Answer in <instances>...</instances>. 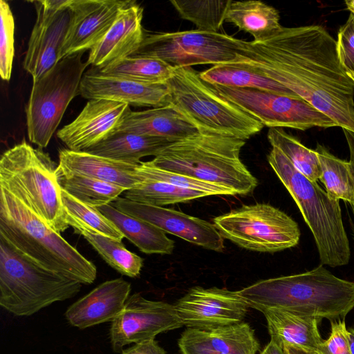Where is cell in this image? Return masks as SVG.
Segmentation results:
<instances>
[{
    "label": "cell",
    "instance_id": "cell-15",
    "mask_svg": "<svg viewBox=\"0 0 354 354\" xmlns=\"http://www.w3.org/2000/svg\"><path fill=\"white\" fill-rule=\"evenodd\" d=\"M183 326L209 331L240 323L249 306L238 291L195 286L174 305Z\"/></svg>",
    "mask_w": 354,
    "mask_h": 354
},
{
    "label": "cell",
    "instance_id": "cell-24",
    "mask_svg": "<svg viewBox=\"0 0 354 354\" xmlns=\"http://www.w3.org/2000/svg\"><path fill=\"white\" fill-rule=\"evenodd\" d=\"M257 310L266 319L270 340L281 346L294 345L316 352L324 340L318 330L320 318L276 308H261Z\"/></svg>",
    "mask_w": 354,
    "mask_h": 354
},
{
    "label": "cell",
    "instance_id": "cell-49",
    "mask_svg": "<svg viewBox=\"0 0 354 354\" xmlns=\"http://www.w3.org/2000/svg\"><path fill=\"white\" fill-rule=\"evenodd\" d=\"M350 169H351V174H352V176L353 178V180H354V160L352 159V158H350ZM353 210H354V204L353 205Z\"/></svg>",
    "mask_w": 354,
    "mask_h": 354
},
{
    "label": "cell",
    "instance_id": "cell-14",
    "mask_svg": "<svg viewBox=\"0 0 354 354\" xmlns=\"http://www.w3.org/2000/svg\"><path fill=\"white\" fill-rule=\"evenodd\" d=\"M183 326L174 306L144 298L134 293L112 321L110 339L113 350L122 352L131 343L153 339L159 333Z\"/></svg>",
    "mask_w": 354,
    "mask_h": 354
},
{
    "label": "cell",
    "instance_id": "cell-47",
    "mask_svg": "<svg viewBox=\"0 0 354 354\" xmlns=\"http://www.w3.org/2000/svg\"><path fill=\"white\" fill-rule=\"evenodd\" d=\"M349 346L351 354H354V328L348 329Z\"/></svg>",
    "mask_w": 354,
    "mask_h": 354
},
{
    "label": "cell",
    "instance_id": "cell-30",
    "mask_svg": "<svg viewBox=\"0 0 354 354\" xmlns=\"http://www.w3.org/2000/svg\"><path fill=\"white\" fill-rule=\"evenodd\" d=\"M199 74L203 80L211 85L231 88H256L279 95L299 97L274 80L235 62L214 65Z\"/></svg>",
    "mask_w": 354,
    "mask_h": 354
},
{
    "label": "cell",
    "instance_id": "cell-13",
    "mask_svg": "<svg viewBox=\"0 0 354 354\" xmlns=\"http://www.w3.org/2000/svg\"><path fill=\"white\" fill-rule=\"evenodd\" d=\"M71 0L33 1L37 19L24 59V69L36 81L59 61L71 21Z\"/></svg>",
    "mask_w": 354,
    "mask_h": 354
},
{
    "label": "cell",
    "instance_id": "cell-44",
    "mask_svg": "<svg viewBox=\"0 0 354 354\" xmlns=\"http://www.w3.org/2000/svg\"><path fill=\"white\" fill-rule=\"evenodd\" d=\"M261 354H286L283 348L272 340L264 347Z\"/></svg>",
    "mask_w": 354,
    "mask_h": 354
},
{
    "label": "cell",
    "instance_id": "cell-37",
    "mask_svg": "<svg viewBox=\"0 0 354 354\" xmlns=\"http://www.w3.org/2000/svg\"><path fill=\"white\" fill-rule=\"evenodd\" d=\"M137 172L145 178L163 182L178 187L200 191L209 196H234L228 189L152 165L149 161L140 162Z\"/></svg>",
    "mask_w": 354,
    "mask_h": 354
},
{
    "label": "cell",
    "instance_id": "cell-1",
    "mask_svg": "<svg viewBox=\"0 0 354 354\" xmlns=\"http://www.w3.org/2000/svg\"><path fill=\"white\" fill-rule=\"evenodd\" d=\"M234 62L283 85L354 133V85L339 60L336 39L323 26H283L263 42L241 39Z\"/></svg>",
    "mask_w": 354,
    "mask_h": 354
},
{
    "label": "cell",
    "instance_id": "cell-41",
    "mask_svg": "<svg viewBox=\"0 0 354 354\" xmlns=\"http://www.w3.org/2000/svg\"><path fill=\"white\" fill-rule=\"evenodd\" d=\"M317 354H351L348 329L344 319L331 322V330L328 338L319 345Z\"/></svg>",
    "mask_w": 354,
    "mask_h": 354
},
{
    "label": "cell",
    "instance_id": "cell-17",
    "mask_svg": "<svg viewBox=\"0 0 354 354\" xmlns=\"http://www.w3.org/2000/svg\"><path fill=\"white\" fill-rule=\"evenodd\" d=\"M134 1L71 0V21L59 60L91 50L111 28L120 11Z\"/></svg>",
    "mask_w": 354,
    "mask_h": 354
},
{
    "label": "cell",
    "instance_id": "cell-27",
    "mask_svg": "<svg viewBox=\"0 0 354 354\" xmlns=\"http://www.w3.org/2000/svg\"><path fill=\"white\" fill-rule=\"evenodd\" d=\"M111 221L124 237L146 254H170L175 242L156 226L120 211L111 204L97 207Z\"/></svg>",
    "mask_w": 354,
    "mask_h": 354
},
{
    "label": "cell",
    "instance_id": "cell-9",
    "mask_svg": "<svg viewBox=\"0 0 354 354\" xmlns=\"http://www.w3.org/2000/svg\"><path fill=\"white\" fill-rule=\"evenodd\" d=\"M80 51L61 59L52 68L33 81L26 109L29 140L40 149L48 146L80 85L88 66Z\"/></svg>",
    "mask_w": 354,
    "mask_h": 354
},
{
    "label": "cell",
    "instance_id": "cell-40",
    "mask_svg": "<svg viewBox=\"0 0 354 354\" xmlns=\"http://www.w3.org/2000/svg\"><path fill=\"white\" fill-rule=\"evenodd\" d=\"M337 53L346 72H354V15L350 14L337 32Z\"/></svg>",
    "mask_w": 354,
    "mask_h": 354
},
{
    "label": "cell",
    "instance_id": "cell-42",
    "mask_svg": "<svg viewBox=\"0 0 354 354\" xmlns=\"http://www.w3.org/2000/svg\"><path fill=\"white\" fill-rule=\"evenodd\" d=\"M120 353V354H166L165 350L154 339L135 344Z\"/></svg>",
    "mask_w": 354,
    "mask_h": 354
},
{
    "label": "cell",
    "instance_id": "cell-25",
    "mask_svg": "<svg viewBox=\"0 0 354 354\" xmlns=\"http://www.w3.org/2000/svg\"><path fill=\"white\" fill-rule=\"evenodd\" d=\"M180 339L223 354H256L260 348L253 329L243 322L209 331L187 328Z\"/></svg>",
    "mask_w": 354,
    "mask_h": 354
},
{
    "label": "cell",
    "instance_id": "cell-31",
    "mask_svg": "<svg viewBox=\"0 0 354 354\" xmlns=\"http://www.w3.org/2000/svg\"><path fill=\"white\" fill-rule=\"evenodd\" d=\"M60 188L88 205L99 207L117 199L127 189L85 176L64 171L59 166L56 169Z\"/></svg>",
    "mask_w": 354,
    "mask_h": 354
},
{
    "label": "cell",
    "instance_id": "cell-7",
    "mask_svg": "<svg viewBox=\"0 0 354 354\" xmlns=\"http://www.w3.org/2000/svg\"><path fill=\"white\" fill-rule=\"evenodd\" d=\"M172 104L199 133L246 140L263 125L221 96L192 67L176 68L167 82Z\"/></svg>",
    "mask_w": 354,
    "mask_h": 354
},
{
    "label": "cell",
    "instance_id": "cell-45",
    "mask_svg": "<svg viewBox=\"0 0 354 354\" xmlns=\"http://www.w3.org/2000/svg\"><path fill=\"white\" fill-rule=\"evenodd\" d=\"M281 347L286 354H317L316 352L308 351L294 345L284 344Z\"/></svg>",
    "mask_w": 354,
    "mask_h": 354
},
{
    "label": "cell",
    "instance_id": "cell-2",
    "mask_svg": "<svg viewBox=\"0 0 354 354\" xmlns=\"http://www.w3.org/2000/svg\"><path fill=\"white\" fill-rule=\"evenodd\" d=\"M238 293L256 310L276 308L330 322L344 319L354 308V282L337 277L322 265L259 281Z\"/></svg>",
    "mask_w": 354,
    "mask_h": 354
},
{
    "label": "cell",
    "instance_id": "cell-39",
    "mask_svg": "<svg viewBox=\"0 0 354 354\" xmlns=\"http://www.w3.org/2000/svg\"><path fill=\"white\" fill-rule=\"evenodd\" d=\"M0 75L3 80H10L15 53V21L9 4L0 1Z\"/></svg>",
    "mask_w": 354,
    "mask_h": 354
},
{
    "label": "cell",
    "instance_id": "cell-43",
    "mask_svg": "<svg viewBox=\"0 0 354 354\" xmlns=\"http://www.w3.org/2000/svg\"><path fill=\"white\" fill-rule=\"evenodd\" d=\"M178 343L182 354H223L180 339Z\"/></svg>",
    "mask_w": 354,
    "mask_h": 354
},
{
    "label": "cell",
    "instance_id": "cell-46",
    "mask_svg": "<svg viewBox=\"0 0 354 354\" xmlns=\"http://www.w3.org/2000/svg\"><path fill=\"white\" fill-rule=\"evenodd\" d=\"M342 130L348 146L350 151V158L354 160V133L345 129H342Z\"/></svg>",
    "mask_w": 354,
    "mask_h": 354
},
{
    "label": "cell",
    "instance_id": "cell-26",
    "mask_svg": "<svg viewBox=\"0 0 354 354\" xmlns=\"http://www.w3.org/2000/svg\"><path fill=\"white\" fill-rule=\"evenodd\" d=\"M171 142L162 138L116 131L106 139L84 151L94 155L131 164H140L146 156H156Z\"/></svg>",
    "mask_w": 354,
    "mask_h": 354
},
{
    "label": "cell",
    "instance_id": "cell-11",
    "mask_svg": "<svg viewBox=\"0 0 354 354\" xmlns=\"http://www.w3.org/2000/svg\"><path fill=\"white\" fill-rule=\"evenodd\" d=\"M240 43L241 39L221 32L198 30L158 32L145 35L131 56L159 59L174 68L214 66L234 62Z\"/></svg>",
    "mask_w": 354,
    "mask_h": 354
},
{
    "label": "cell",
    "instance_id": "cell-28",
    "mask_svg": "<svg viewBox=\"0 0 354 354\" xmlns=\"http://www.w3.org/2000/svg\"><path fill=\"white\" fill-rule=\"evenodd\" d=\"M225 21L250 34L257 42L270 39L283 27L279 11L261 1H232Z\"/></svg>",
    "mask_w": 354,
    "mask_h": 354
},
{
    "label": "cell",
    "instance_id": "cell-36",
    "mask_svg": "<svg viewBox=\"0 0 354 354\" xmlns=\"http://www.w3.org/2000/svg\"><path fill=\"white\" fill-rule=\"evenodd\" d=\"M232 0H171L180 17L189 21L197 30L218 32Z\"/></svg>",
    "mask_w": 354,
    "mask_h": 354
},
{
    "label": "cell",
    "instance_id": "cell-10",
    "mask_svg": "<svg viewBox=\"0 0 354 354\" xmlns=\"http://www.w3.org/2000/svg\"><path fill=\"white\" fill-rule=\"evenodd\" d=\"M223 239L259 252H276L296 246L298 224L279 209L267 203L244 205L213 219Z\"/></svg>",
    "mask_w": 354,
    "mask_h": 354
},
{
    "label": "cell",
    "instance_id": "cell-12",
    "mask_svg": "<svg viewBox=\"0 0 354 354\" xmlns=\"http://www.w3.org/2000/svg\"><path fill=\"white\" fill-rule=\"evenodd\" d=\"M212 86L221 96L269 129L285 127L304 131L313 127H337L328 116L299 97L256 88Z\"/></svg>",
    "mask_w": 354,
    "mask_h": 354
},
{
    "label": "cell",
    "instance_id": "cell-16",
    "mask_svg": "<svg viewBox=\"0 0 354 354\" xmlns=\"http://www.w3.org/2000/svg\"><path fill=\"white\" fill-rule=\"evenodd\" d=\"M124 214L140 218L165 233L175 235L205 249L222 252L224 239L214 224L183 212L118 197L112 204Z\"/></svg>",
    "mask_w": 354,
    "mask_h": 354
},
{
    "label": "cell",
    "instance_id": "cell-29",
    "mask_svg": "<svg viewBox=\"0 0 354 354\" xmlns=\"http://www.w3.org/2000/svg\"><path fill=\"white\" fill-rule=\"evenodd\" d=\"M67 222L113 269L129 277H136L140 274L143 259L128 250L122 241L102 235L68 214Z\"/></svg>",
    "mask_w": 354,
    "mask_h": 354
},
{
    "label": "cell",
    "instance_id": "cell-48",
    "mask_svg": "<svg viewBox=\"0 0 354 354\" xmlns=\"http://www.w3.org/2000/svg\"><path fill=\"white\" fill-rule=\"evenodd\" d=\"M347 9L351 12V14L354 15V0L345 1H344Z\"/></svg>",
    "mask_w": 354,
    "mask_h": 354
},
{
    "label": "cell",
    "instance_id": "cell-22",
    "mask_svg": "<svg viewBox=\"0 0 354 354\" xmlns=\"http://www.w3.org/2000/svg\"><path fill=\"white\" fill-rule=\"evenodd\" d=\"M138 165L68 149L59 151L58 166L64 171L95 178L127 190L136 187L143 180L137 172Z\"/></svg>",
    "mask_w": 354,
    "mask_h": 354
},
{
    "label": "cell",
    "instance_id": "cell-38",
    "mask_svg": "<svg viewBox=\"0 0 354 354\" xmlns=\"http://www.w3.org/2000/svg\"><path fill=\"white\" fill-rule=\"evenodd\" d=\"M61 196L66 214L102 235L120 241L122 240L123 234L97 207L83 203L63 189L61 192Z\"/></svg>",
    "mask_w": 354,
    "mask_h": 354
},
{
    "label": "cell",
    "instance_id": "cell-23",
    "mask_svg": "<svg viewBox=\"0 0 354 354\" xmlns=\"http://www.w3.org/2000/svg\"><path fill=\"white\" fill-rule=\"evenodd\" d=\"M116 131L159 137L171 142L198 132L172 104L140 111H130L121 120Z\"/></svg>",
    "mask_w": 354,
    "mask_h": 354
},
{
    "label": "cell",
    "instance_id": "cell-33",
    "mask_svg": "<svg viewBox=\"0 0 354 354\" xmlns=\"http://www.w3.org/2000/svg\"><path fill=\"white\" fill-rule=\"evenodd\" d=\"M315 151L321 169L319 180L324 185L328 195L333 200L342 199L353 206L354 180L350 169V162L337 158L321 145H317Z\"/></svg>",
    "mask_w": 354,
    "mask_h": 354
},
{
    "label": "cell",
    "instance_id": "cell-19",
    "mask_svg": "<svg viewBox=\"0 0 354 354\" xmlns=\"http://www.w3.org/2000/svg\"><path fill=\"white\" fill-rule=\"evenodd\" d=\"M80 95L88 100L105 99L135 106L157 108L171 104L167 82H146L103 76L89 71L82 77Z\"/></svg>",
    "mask_w": 354,
    "mask_h": 354
},
{
    "label": "cell",
    "instance_id": "cell-32",
    "mask_svg": "<svg viewBox=\"0 0 354 354\" xmlns=\"http://www.w3.org/2000/svg\"><path fill=\"white\" fill-rule=\"evenodd\" d=\"M176 68L156 58L127 57L103 68L91 67V73L108 77H118L146 82H167Z\"/></svg>",
    "mask_w": 354,
    "mask_h": 354
},
{
    "label": "cell",
    "instance_id": "cell-35",
    "mask_svg": "<svg viewBox=\"0 0 354 354\" xmlns=\"http://www.w3.org/2000/svg\"><path fill=\"white\" fill-rule=\"evenodd\" d=\"M267 137L272 147L279 149L306 178L314 182L319 179L321 169L315 150L304 146L282 128H270Z\"/></svg>",
    "mask_w": 354,
    "mask_h": 354
},
{
    "label": "cell",
    "instance_id": "cell-18",
    "mask_svg": "<svg viewBox=\"0 0 354 354\" xmlns=\"http://www.w3.org/2000/svg\"><path fill=\"white\" fill-rule=\"evenodd\" d=\"M131 111L128 104L105 99L89 100L77 118L57 133L75 151H84L113 134Z\"/></svg>",
    "mask_w": 354,
    "mask_h": 354
},
{
    "label": "cell",
    "instance_id": "cell-4",
    "mask_svg": "<svg viewBox=\"0 0 354 354\" xmlns=\"http://www.w3.org/2000/svg\"><path fill=\"white\" fill-rule=\"evenodd\" d=\"M245 140L196 133L169 144L149 161L152 165L230 190L234 195L254 191L258 180L240 158Z\"/></svg>",
    "mask_w": 354,
    "mask_h": 354
},
{
    "label": "cell",
    "instance_id": "cell-50",
    "mask_svg": "<svg viewBox=\"0 0 354 354\" xmlns=\"http://www.w3.org/2000/svg\"><path fill=\"white\" fill-rule=\"evenodd\" d=\"M346 73L354 85V72H346Z\"/></svg>",
    "mask_w": 354,
    "mask_h": 354
},
{
    "label": "cell",
    "instance_id": "cell-34",
    "mask_svg": "<svg viewBox=\"0 0 354 354\" xmlns=\"http://www.w3.org/2000/svg\"><path fill=\"white\" fill-rule=\"evenodd\" d=\"M124 198L137 203L160 206L188 203L209 196L206 193L145 178L136 187L124 192Z\"/></svg>",
    "mask_w": 354,
    "mask_h": 354
},
{
    "label": "cell",
    "instance_id": "cell-8",
    "mask_svg": "<svg viewBox=\"0 0 354 354\" xmlns=\"http://www.w3.org/2000/svg\"><path fill=\"white\" fill-rule=\"evenodd\" d=\"M82 283L48 270L0 236V305L17 316H30L75 297Z\"/></svg>",
    "mask_w": 354,
    "mask_h": 354
},
{
    "label": "cell",
    "instance_id": "cell-21",
    "mask_svg": "<svg viewBox=\"0 0 354 354\" xmlns=\"http://www.w3.org/2000/svg\"><path fill=\"white\" fill-rule=\"evenodd\" d=\"M130 292L131 284L122 278L106 281L70 306L65 317L80 329L112 322L122 310Z\"/></svg>",
    "mask_w": 354,
    "mask_h": 354
},
{
    "label": "cell",
    "instance_id": "cell-5",
    "mask_svg": "<svg viewBox=\"0 0 354 354\" xmlns=\"http://www.w3.org/2000/svg\"><path fill=\"white\" fill-rule=\"evenodd\" d=\"M268 161L312 232L322 265H347L351 250L339 201L299 171L279 149L272 147Z\"/></svg>",
    "mask_w": 354,
    "mask_h": 354
},
{
    "label": "cell",
    "instance_id": "cell-3",
    "mask_svg": "<svg viewBox=\"0 0 354 354\" xmlns=\"http://www.w3.org/2000/svg\"><path fill=\"white\" fill-rule=\"evenodd\" d=\"M0 236L42 267L82 284L96 279V266L28 205L0 186Z\"/></svg>",
    "mask_w": 354,
    "mask_h": 354
},
{
    "label": "cell",
    "instance_id": "cell-6",
    "mask_svg": "<svg viewBox=\"0 0 354 354\" xmlns=\"http://www.w3.org/2000/svg\"><path fill=\"white\" fill-rule=\"evenodd\" d=\"M58 165L41 149L24 141L6 151L0 160V186L28 205L58 233L70 226L56 176Z\"/></svg>",
    "mask_w": 354,
    "mask_h": 354
},
{
    "label": "cell",
    "instance_id": "cell-20",
    "mask_svg": "<svg viewBox=\"0 0 354 354\" xmlns=\"http://www.w3.org/2000/svg\"><path fill=\"white\" fill-rule=\"evenodd\" d=\"M142 17L143 8L136 1L123 8L104 37L90 50L88 64L103 68L131 56L145 37Z\"/></svg>",
    "mask_w": 354,
    "mask_h": 354
}]
</instances>
